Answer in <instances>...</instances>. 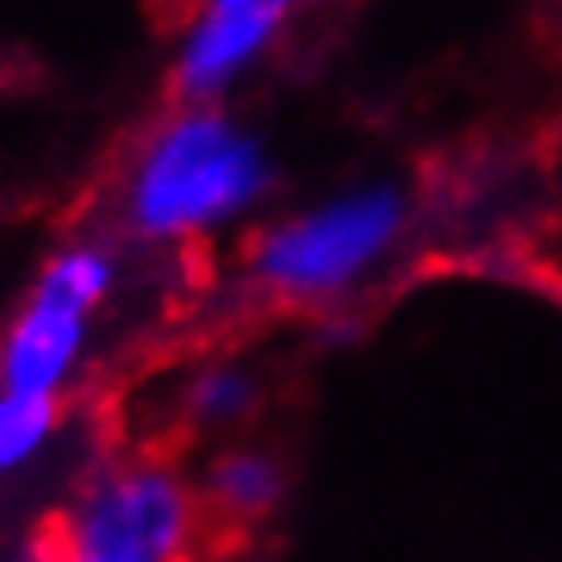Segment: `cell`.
<instances>
[{
    "mask_svg": "<svg viewBox=\"0 0 562 562\" xmlns=\"http://www.w3.org/2000/svg\"><path fill=\"white\" fill-rule=\"evenodd\" d=\"M67 562H220L201 491L177 453L153 443L110 458L72 505L53 510Z\"/></svg>",
    "mask_w": 562,
    "mask_h": 562,
    "instance_id": "cell-2",
    "label": "cell"
},
{
    "mask_svg": "<svg viewBox=\"0 0 562 562\" xmlns=\"http://www.w3.org/2000/svg\"><path fill=\"white\" fill-rule=\"evenodd\" d=\"M262 187L258 138L215 105H172L144 134L120 181V224L144 244L187 248L244 215Z\"/></svg>",
    "mask_w": 562,
    "mask_h": 562,
    "instance_id": "cell-1",
    "label": "cell"
},
{
    "mask_svg": "<svg viewBox=\"0 0 562 562\" xmlns=\"http://www.w3.org/2000/svg\"><path fill=\"white\" fill-rule=\"evenodd\" d=\"M195 491H201L205 519L220 539V553H234L286 496V462L267 453V448H248V443L224 448V453L210 458Z\"/></svg>",
    "mask_w": 562,
    "mask_h": 562,
    "instance_id": "cell-6",
    "label": "cell"
},
{
    "mask_svg": "<svg viewBox=\"0 0 562 562\" xmlns=\"http://www.w3.org/2000/svg\"><path fill=\"white\" fill-rule=\"evenodd\" d=\"M291 15V0H201L172 63V101L210 105L248 63L272 44Z\"/></svg>",
    "mask_w": 562,
    "mask_h": 562,
    "instance_id": "cell-4",
    "label": "cell"
},
{
    "mask_svg": "<svg viewBox=\"0 0 562 562\" xmlns=\"http://www.w3.org/2000/svg\"><path fill=\"white\" fill-rule=\"evenodd\" d=\"M405 234V195L391 187L325 201L262 229L244 248V291L267 311H315L353 291Z\"/></svg>",
    "mask_w": 562,
    "mask_h": 562,
    "instance_id": "cell-3",
    "label": "cell"
},
{
    "mask_svg": "<svg viewBox=\"0 0 562 562\" xmlns=\"http://www.w3.org/2000/svg\"><path fill=\"white\" fill-rule=\"evenodd\" d=\"M63 419V396H24V391H0V472L30 462L53 439Z\"/></svg>",
    "mask_w": 562,
    "mask_h": 562,
    "instance_id": "cell-7",
    "label": "cell"
},
{
    "mask_svg": "<svg viewBox=\"0 0 562 562\" xmlns=\"http://www.w3.org/2000/svg\"><path fill=\"white\" fill-rule=\"evenodd\" d=\"M95 305L67 296L48 277L34 281L30 301L10 319L0 339V391H24V396H63L67 376L77 372L87 353Z\"/></svg>",
    "mask_w": 562,
    "mask_h": 562,
    "instance_id": "cell-5",
    "label": "cell"
},
{
    "mask_svg": "<svg viewBox=\"0 0 562 562\" xmlns=\"http://www.w3.org/2000/svg\"><path fill=\"white\" fill-rule=\"evenodd\" d=\"M10 562H67L58 515H44V519H38V525L30 529V539L15 548V558H10Z\"/></svg>",
    "mask_w": 562,
    "mask_h": 562,
    "instance_id": "cell-8",
    "label": "cell"
}]
</instances>
